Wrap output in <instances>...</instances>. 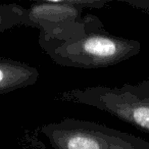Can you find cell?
Here are the masks:
<instances>
[{"mask_svg":"<svg viewBox=\"0 0 149 149\" xmlns=\"http://www.w3.org/2000/svg\"><path fill=\"white\" fill-rule=\"evenodd\" d=\"M39 45L58 65L76 68L116 65L141 51L140 42L108 33L102 22L62 41L39 39Z\"/></svg>","mask_w":149,"mask_h":149,"instance_id":"6da1fadb","label":"cell"},{"mask_svg":"<svg viewBox=\"0 0 149 149\" xmlns=\"http://www.w3.org/2000/svg\"><path fill=\"white\" fill-rule=\"evenodd\" d=\"M57 99L108 112L149 134V79L120 87L93 86L68 90Z\"/></svg>","mask_w":149,"mask_h":149,"instance_id":"7a4b0ae2","label":"cell"},{"mask_svg":"<svg viewBox=\"0 0 149 149\" xmlns=\"http://www.w3.org/2000/svg\"><path fill=\"white\" fill-rule=\"evenodd\" d=\"M104 0L36 1L26 8L24 26L40 30L39 39L62 41L101 23L99 17L85 15L87 8H101Z\"/></svg>","mask_w":149,"mask_h":149,"instance_id":"3957f363","label":"cell"},{"mask_svg":"<svg viewBox=\"0 0 149 149\" xmlns=\"http://www.w3.org/2000/svg\"><path fill=\"white\" fill-rule=\"evenodd\" d=\"M53 149H141L143 139L89 120L64 118L40 128Z\"/></svg>","mask_w":149,"mask_h":149,"instance_id":"277c9868","label":"cell"},{"mask_svg":"<svg viewBox=\"0 0 149 149\" xmlns=\"http://www.w3.org/2000/svg\"><path fill=\"white\" fill-rule=\"evenodd\" d=\"M39 76V70L31 64L0 57V95L34 85Z\"/></svg>","mask_w":149,"mask_h":149,"instance_id":"5b68a950","label":"cell"},{"mask_svg":"<svg viewBox=\"0 0 149 149\" xmlns=\"http://www.w3.org/2000/svg\"><path fill=\"white\" fill-rule=\"evenodd\" d=\"M25 7L17 3H0V33L24 26Z\"/></svg>","mask_w":149,"mask_h":149,"instance_id":"8992f818","label":"cell"},{"mask_svg":"<svg viewBox=\"0 0 149 149\" xmlns=\"http://www.w3.org/2000/svg\"><path fill=\"white\" fill-rule=\"evenodd\" d=\"M125 3L140 9L143 13H149V0L148 1H125Z\"/></svg>","mask_w":149,"mask_h":149,"instance_id":"52a82bcc","label":"cell"},{"mask_svg":"<svg viewBox=\"0 0 149 149\" xmlns=\"http://www.w3.org/2000/svg\"><path fill=\"white\" fill-rule=\"evenodd\" d=\"M141 149H149V146L148 147H145V148H141Z\"/></svg>","mask_w":149,"mask_h":149,"instance_id":"ba28073f","label":"cell"}]
</instances>
